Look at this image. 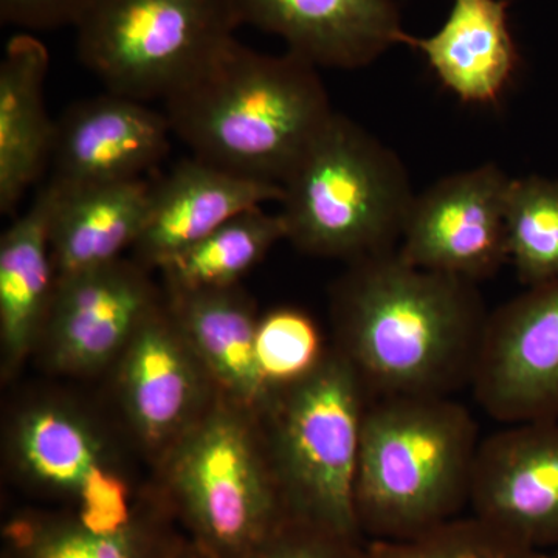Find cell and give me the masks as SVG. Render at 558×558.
<instances>
[{
    "instance_id": "d6986e66",
    "label": "cell",
    "mask_w": 558,
    "mask_h": 558,
    "mask_svg": "<svg viewBox=\"0 0 558 558\" xmlns=\"http://www.w3.org/2000/svg\"><path fill=\"white\" fill-rule=\"evenodd\" d=\"M54 190L46 183L0 240V343L3 374L20 368L43 337L58 275L50 248Z\"/></svg>"
},
{
    "instance_id": "484cf974",
    "label": "cell",
    "mask_w": 558,
    "mask_h": 558,
    "mask_svg": "<svg viewBox=\"0 0 558 558\" xmlns=\"http://www.w3.org/2000/svg\"><path fill=\"white\" fill-rule=\"evenodd\" d=\"M369 558H546L488 526L476 517H458L440 526L399 542H366Z\"/></svg>"
},
{
    "instance_id": "f546056e",
    "label": "cell",
    "mask_w": 558,
    "mask_h": 558,
    "mask_svg": "<svg viewBox=\"0 0 558 558\" xmlns=\"http://www.w3.org/2000/svg\"><path fill=\"white\" fill-rule=\"evenodd\" d=\"M168 558H209L207 554L204 553L199 548V546L196 545V543L191 542L189 537H183L180 539V543L178 546H175V549L172 550V554Z\"/></svg>"
},
{
    "instance_id": "4316f807",
    "label": "cell",
    "mask_w": 558,
    "mask_h": 558,
    "mask_svg": "<svg viewBox=\"0 0 558 558\" xmlns=\"http://www.w3.org/2000/svg\"><path fill=\"white\" fill-rule=\"evenodd\" d=\"M247 558H369L366 539L289 517Z\"/></svg>"
},
{
    "instance_id": "ffe728a7",
    "label": "cell",
    "mask_w": 558,
    "mask_h": 558,
    "mask_svg": "<svg viewBox=\"0 0 558 558\" xmlns=\"http://www.w3.org/2000/svg\"><path fill=\"white\" fill-rule=\"evenodd\" d=\"M54 190L50 248L58 278L73 277L121 259L137 244L150 185L146 180Z\"/></svg>"
},
{
    "instance_id": "8fae6325",
    "label": "cell",
    "mask_w": 558,
    "mask_h": 558,
    "mask_svg": "<svg viewBox=\"0 0 558 558\" xmlns=\"http://www.w3.org/2000/svg\"><path fill=\"white\" fill-rule=\"evenodd\" d=\"M119 359L124 413L142 442L160 454L218 396L167 299L143 319Z\"/></svg>"
},
{
    "instance_id": "9c48e42d",
    "label": "cell",
    "mask_w": 558,
    "mask_h": 558,
    "mask_svg": "<svg viewBox=\"0 0 558 558\" xmlns=\"http://www.w3.org/2000/svg\"><path fill=\"white\" fill-rule=\"evenodd\" d=\"M470 388L502 424L558 418V278L488 314Z\"/></svg>"
},
{
    "instance_id": "5bb4252c",
    "label": "cell",
    "mask_w": 558,
    "mask_h": 558,
    "mask_svg": "<svg viewBox=\"0 0 558 558\" xmlns=\"http://www.w3.org/2000/svg\"><path fill=\"white\" fill-rule=\"evenodd\" d=\"M244 24L317 69L355 70L405 46L396 0H236Z\"/></svg>"
},
{
    "instance_id": "3957f363",
    "label": "cell",
    "mask_w": 558,
    "mask_h": 558,
    "mask_svg": "<svg viewBox=\"0 0 558 558\" xmlns=\"http://www.w3.org/2000/svg\"><path fill=\"white\" fill-rule=\"evenodd\" d=\"M480 442L475 417L453 396L371 400L354 490L362 537L399 542L461 517Z\"/></svg>"
},
{
    "instance_id": "5b68a950",
    "label": "cell",
    "mask_w": 558,
    "mask_h": 558,
    "mask_svg": "<svg viewBox=\"0 0 558 558\" xmlns=\"http://www.w3.org/2000/svg\"><path fill=\"white\" fill-rule=\"evenodd\" d=\"M161 459L160 499L209 558H247L290 517L259 417L220 396Z\"/></svg>"
},
{
    "instance_id": "ac0fdd59",
    "label": "cell",
    "mask_w": 558,
    "mask_h": 558,
    "mask_svg": "<svg viewBox=\"0 0 558 558\" xmlns=\"http://www.w3.org/2000/svg\"><path fill=\"white\" fill-rule=\"evenodd\" d=\"M50 53L31 33L13 36L0 62V211L11 215L51 165L57 121L46 108Z\"/></svg>"
},
{
    "instance_id": "603a6c76",
    "label": "cell",
    "mask_w": 558,
    "mask_h": 558,
    "mask_svg": "<svg viewBox=\"0 0 558 558\" xmlns=\"http://www.w3.org/2000/svg\"><path fill=\"white\" fill-rule=\"evenodd\" d=\"M281 240H286L281 215H271L264 207L253 208L183 250L159 270L168 293L230 289L240 286L242 277Z\"/></svg>"
},
{
    "instance_id": "277c9868",
    "label": "cell",
    "mask_w": 558,
    "mask_h": 558,
    "mask_svg": "<svg viewBox=\"0 0 558 558\" xmlns=\"http://www.w3.org/2000/svg\"><path fill=\"white\" fill-rule=\"evenodd\" d=\"M416 194L398 154L336 112L282 183L286 240L344 263L399 248Z\"/></svg>"
},
{
    "instance_id": "4fadbf2b",
    "label": "cell",
    "mask_w": 558,
    "mask_h": 558,
    "mask_svg": "<svg viewBox=\"0 0 558 558\" xmlns=\"http://www.w3.org/2000/svg\"><path fill=\"white\" fill-rule=\"evenodd\" d=\"M167 113L106 92L70 106L54 131L50 182L62 189L143 179L168 156Z\"/></svg>"
},
{
    "instance_id": "6da1fadb",
    "label": "cell",
    "mask_w": 558,
    "mask_h": 558,
    "mask_svg": "<svg viewBox=\"0 0 558 558\" xmlns=\"http://www.w3.org/2000/svg\"><path fill=\"white\" fill-rule=\"evenodd\" d=\"M487 312L478 284L395 252L348 264L330 290L336 348L371 400L472 387Z\"/></svg>"
},
{
    "instance_id": "ba28073f",
    "label": "cell",
    "mask_w": 558,
    "mask_h": 558,
    "mask_svg": "<svg viewBox=\"0 0 558 558\" xmlns=\"http://www.w3.org/2000/svg\"><path fill=\"white\" fill-rule=\"evenodd\" d=\"M508 174L484 163L433 183L416 194L399 255L407 263L478 284L509 263Z\"/></svg>"
},
{
    "instance_id": "7402d4cb",
    "label": "cell",
    "mask_w": 558,
    "mask_h": 558,
    "mask_svg": "<svg viewBox=\"0 0 558 558\" xmlns=\"http://www.w3.org/2000/svg\"><path fill=\"white\" fill-rule=\"evenodd\" d=\"M13 450L33 483L73 498L95 470L109 464L89 421L58 403H38L22 411L14 422Z\"/></svg>"
},
{
    "instance_id": "d4e9b609",
    "label": "cell",
    "mask_w": 558,
    "mask_h": 558,
    "mask_svg": "<svg viewBox=\"0 0 558 558\" xmlns=\"http://www.w3.org/2000/svg\"><path fill=\"white\" fill-rule=\"evenodd\" d=\"M328 351L307 312L277 307L259 317L256 355L264 380L274 391L310 376Z\"/></svg>"
},
{
    "instance_id": "8992f818",
    "label": "cell",
    "mask_w": 558,
    "mask_h": 558,
    "mask_svg": "<svg viewBox=\"0 0 558 558\" xmlns=\"http://www.w3.org/2000/svg\"><path fill=\"white\" fill-rule=\"evenodd\" d=\"M369 402L336 348L310 376L274 392L259 422L290 517L363 538L354 490Z\"/></svg>"
},
{
    "instance_id": "2e32d148",
    "label": "cell",
    "mask_w": 558,
    "mask_h": 558,
    "mask_svg": "<svg viewBox=\"0 0 558 558\" xmlns=\"http://www.w3.org/2000/svg\"><path fill=\"white\" fill-rule=\"evenodd\" d=\"M167 301L218 396L253 416H263L275 391L259 369V317L248 295L234 286L168 293Z\"/></svg>"
},
{
    "instance_id": "30bf717a",
    "label": "cell",
    "mask_w": 558,
    "mask_h": 558,
    "mask_svg": "<svg viewBox=\"0 0 558 558\" xmlns=\"http://www.w3.org/2000/svg\"><path fill=\"white\" fill-rule=\"evenodd\" d=\"M469 508L529 548H556L558 418L508 425L481 439Z\"/></svg>"
},
{
    "instance_id": "7c38bea8",
    "label": "cell",
    "mask_w": 558,
    "mask_h": 558,
    "mask_svg": "<svg viewBox=\"0 0 558 558\" xmlns=\"http://www.w3.org/2000/svg\"><path fill=\"white\" fill-rule=\"evenodd\" d=\"M137 260L119 259L58 278L40 340L53 368L94 373L119 359L135 330L163 300Z\"/></svg>"
},
{
    "instance_id": "9a60e30c",
    "label": "cell",
    "mask_w": 558,
    "mask_h": 558,
    "mask_svg": "<svg viewBox=\"0 0 558 558\" xmlns=\"http://www.w3.org/2000/svg\"><path fill=\"white\" fill-rule=\"evenodd\" d=\"M281 199L282 186L277 183L244 178L196 157L180 161L167 178L150 185L135 260L146 269H160L230 219Z\"/></svg>"
},
{
    "instance_id": "7a4b0ae2",
    "label": "cell",
    "mask_w": 558,
    "mask_h": 558,
    "mask_svg": "<svg viewBox=\"0 0 558 558\" xmlns=\"http://www.w3.org/2000/svg\"><path fill=\"white\" fill-rule=\"evenodd\" d=\"M163 106L193 157L281 186L336 116L315 65L238 39Z\"/></svg>"
},
{
    "instance_id": "83f0119b",
    "label": "cell",
    "mask_w": 558,
    "mask_h": 558,
    "mask_svg": "<svg viewBox=\"0 0 558 558\" xmlns=\"http://www.w3.org/2000/svg\"><path fill=\"white\" fill-rule=\"evenodd\" d=\"M75 499L76 519L100 534L119 532L137 515L138 505L132 502L130 486L110 464L95 470Z\"/></svg>"
},
{
    "instance_id": "e0dca14e",
    "label": "cell",
    "mask_w": 558,
    "mask_h": 558,
    "mask_svg": "<svg viewBox=\"0 0 558 558\" xmlns=\"http://www.w3.org/2000/svg\"><path fill=\"white\" fill-rule=\"evenodd\" d=\"M508 0H453L449 16L427 38L405 46L424 54L440 84L468 105L502 97L520 64Z\"/></svg>"
},
{
    "instance_id": "52a82bcc",
    "label": "cell",
    "mask_w": 558,
    "mask_h": 558,
    "mask_svg": "<svg viewBox=\"0 0 558 558\" xmlns=\"http://www.w3.org/2000/svg\"><path fill=\"white\" fill-rule=\"evenodd\" d=\"M241 25L236 0H92L76 51L106 90L165 101L218 60Z\"/></svg>"
},
{
    "instance_id": "f1b7e54d",
    "label": "cell",
    "mask_w": 558,
    "mask_h": 558,
    "mask_svg": "<svg viewBox=\"0 0 558 558\" xmlns=\"http://www.w3.org/2000/svg\"><path fill=\"white\" fill-rule=\"evenodd\" d=\"M92 0H0V22L27 32L76 27Z\"/></svg>"
},
{
    "instance_id": "44dd1931",
    "label": "cell",
    "mask_w": 558,
    "mask_h": 558,
    "mask_svg": "<svg viewBox=\"0 0 558 558\" xmlns=\"http://www.w3.org/2000/svg\"><path fill=\"white\" fill-rule=\"evenodd\" d=\"M174 520L159 499L138 505L130 526L112 534L90 531L73 515L25 512L3 527L7 558H168L179 545Z\"/></svg>"
},
{
    "instance_id": "4dcf8cb0",
    "label": "cell",
    "mask_w": 558,
    "mask_h": 558,
    "mask_svg": "<svg viewBox=\"0 0 558 558\" xmlns=\"http://www.w3.org/2000/svg\"><path fill=\"white\" fill-rule=\"evenodd\" d=\"M546 558H558V553H556V554L546 553Z\"/></svg>"
},
{
    "instance_id": "cb8c5ba5",
    "label": "cell",
    "mask_w": 558,
    "mask_h": 558,
    "mask_svg": "<svg viewBox=\"0 0 558 558\" xmlns=\"http://www.w3.org/2000/svg\"><path fill=\"white\" fill-rule=\"evenodd\" d=\"M509 263L526 288L558 278V178L510 180L506 208Z\"/></svg>"
}]
</instances>
